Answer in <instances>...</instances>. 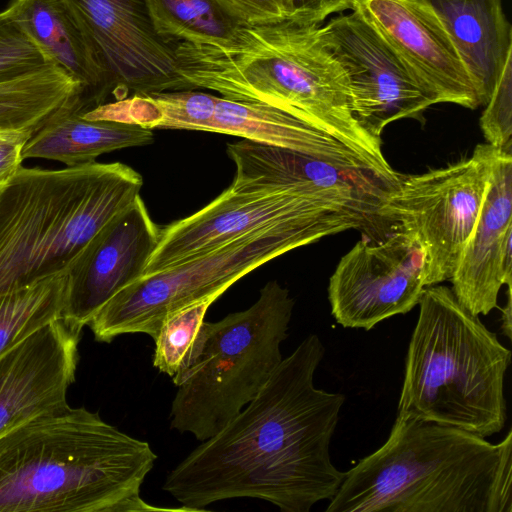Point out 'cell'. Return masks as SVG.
<instances>
[{
	"label": "cell",
	"instance_id": "5",
	"mask_svg": "<svg viewBox=\"0 0 512 512\" xmlns=\"http://www.w3.org/2000/svg\"><path fill=\"white\" fill-rule=\"evenodd\" d=\"M142 185L120 162L21 166L0 187V294L73 272Z\"/></svg>",
	"mask_w": 512,
	"mask_h": 512
},
{
	"label": "cell",
	"instance_id": "3",
	"mask_svg": "<svg viewBox=\"0 0 512 512\" xmlns=\"http://www.w3.org/2000/svg\"><path fill=\"white\" fill-rule=\"evenodd\" d=\"M157 455L81 408L0 433V512H132Z\"/></svg>",
	"mask_w": 512,
	"mask_h": 512
},
{
	"label": "cell",
	"instance_id": "6",
	"mask_svg": "<svg viewBox=\"0 0 512 512\" xmlns=\"http://www.w3.org/2000/svg\"><path fill=\"white\" fill-rule=\"evenodd\" d=\"M418 305L397 414L483 438L499 433L507 421L504 384L511 351L451 288L425 287Z\"/></svg>",
	"mask_w": 512,
	"mask_h": 512
},
{
	"label": "cell",
	"instance_id": "23",
	"mask_svg": "<svg viewBox=\"0 0 512 512\" xmlns=\"http://www.w3.org/2000/svg\"><path fill=\"white\" fill-rule=\"evenodd\" d=\"M157 32L174 42L222 44L247 22L221 0H146Z\"/></svg>",
	"mask_w": 512,
	"mask_h": 512
},
{
	"label": "cell",
	"instance_id": "28",
	"mask_svg": "<svg viewBox=\"0 0 512 512\" xmlns=\"http://www.w3.org/2000/svg\"><path fill=\"white\" fill-rule=\"evenodd\" d=\"M34 134L27 129L0 128V187L22 166L23 149Z\"/></svg>",
	"mask_w": 512,
	"mask_h": 512
},
{
	"label": "cell",
	"instance_id": "17",
	"mask_svg": "<svg viewBox=\"0 0 512 512\" xmlns=\"http://www.w3.org/2000/svg\"><path fill=\"white\" fill-rule=\"evenodd\" d=\"M512 241V154L497 149L476 225L451 277L452 292L471 314L488 315L504 285L502 257Z\"/></svg>",
	"mask_w": 512,
	"mask_h": 512
},
{
	"label": "cell",
	"instance_id": "10",
	"mask_svg": "<svg viewBox=\"0 0 512 512\" xmlns=\"http://www.w3.org/2000/svg\"><path fill=\"white\" fill-rule=\"evenodd\" d=\"M497 149L475 147L470 158L400 179L379 208L416 237L425 251V286L450 280L476 225Z\"/></svg>",
	"mask_w": 512,
	"mask_h": 512
},
{
	"label": "cell",
	"instance_id": "31",
	"mask_svg": "<svg viewBox=\"0 0 512 512\" xmlns=\"http://www.w3.org/2000/svg\"><path fill=\"white\" fill-rule=\"evenodd\" d=\"M507 304L502 310V329L504 334L511 338L512 330V297H511V286H507Z\"/></svg>",
	"mask_w": 512,
	"mask_h": 512
},
{
	"label": "cell",
	"instance_id": "1",
	"mask_svg": "<svg viewBox=\"0 0 512 512\" xmlns=\"http://www.w3.org/2000/svg\"><path fill=\"white\" fill-rule=\"evenodd\" d=\"M324 354L321 339L308 335L245 408L168 473L163 490L188 511L234 498L283 512L330 501L345 477L330 456L345 396L315 387Z\"/></svg>",
	"mask_w": 512,
	"mask_h": 512
},
{
	"label": "cell",
	"instance_id": "9",
	"mask_svg": "<svg viewBox=\"0 0 512 512\" xmlns=\"http://www.w3.org/2000/svg\"><path fill=\"white\" fill-rule=\"evenodd\" d=\"M328 233L299 224L252 231L162 271L144 275L108 300L88 323L95 340L123 334L156 337L165 316L230 286L266 262L311 244Z\"/></svg>",
	"mask_w": 512,
	"mask_h": 512
},
{
	"label": "cell",
	"instance_id": "26",
	"mask_svg": "<svg viewBox=\"0 0 512 512\" xmlns=\"http://www.w3.org/2000/svg\"><path fill=\"white\" fill-rule=\"evenodd\" d=\"M55 65L10 12H0V82Z\"/></svg>",
	"mask_w": 512,
	"mask_h": 512
},
{
	"label": "cell",
	"instance_id": "13",
	"mask_svg": "<svg viewBox=\"0 0 512 512\" xmlns=\"http://www.w3.org/2000/svg\"><path fill=\"white\" fill-rule=\"evenodd\" d=\"M110 73L114 96L188 89L176 70L178 42L161 36L146 0H70Z\"/></svg>",
	"mask_w": 512,
	"mask_h": 512
},
{
	"label": "cell",
	"instance_id": "22",
	"mask_svg": "<svg viewBox=\"0 0 512 512\" xmlns=\"http://www.w3.org/2000/svg\"><path fill=\"white\" fill-rule=\"evenodd\" d=\"M82 90L81 83L56 65L0 82V128L36 133Z\"/></svg>",
	"mask_w": 512,
	"mask_h": 512
},
{
	"label": "cell",
	"instance_id": "14",
	"mask_svg": "<svg viewBox=\"0 0 512 512\" xmlns=\"http://www.w3.org/2000/svg\"><path fill=\"white\" fill-rule=\"evenodd\" d=\"M352 10L379 33L437 103L479 106L450 36L423 0H354Z\"/></svg>",
	"mask_w": 512,
	"mask_h": 512
},
{
	"label": "cell",
	"instance_id": "18",
	"mask_svg": "<svg viewBox=\"0 0 512 512\" xmlns=\"http://www.w3.org/2000/svg\"><path fill=\"white\" fill-rule=\"evenodd\" d=\"M5 8L56 66L81 83L85 112L114 94L110 73L70 0H9Z\"/></svg>",
	"mask_w": 512,
	"mask_h": 512
},
{
	"label": "cell",
	"instance_id": "27",
	"mask_svg": "<svg viewBox=\"0 0 512 512\" xmlns=\"http://www.w3.org/2000/svg\"><path fill=\"white\" fill-rule=\"evenodd\" d=\"M480 127L486 143L511 151L512 135V56L487 101L480 118Z\"/></svg>",
	"mask_w": 512,
	"mask_h": 512
},
{
	"label": "cell",
	"instance_id": "19",
	"mask_svg": "<svg viewBox=\"0 0 512 512\" xmlns=\"http://www.w3.org/2000/svg\"><path fill=\"white\" fill-rule=\"evenodd\" d=\"M207 132L292 150L340 168L369 170L389 180L371 162L328 133L265 104L217 96Z\"/></svg>",
	"mask_w": 512,
	"mask_h": 512
},
{
	"label": "cell",
	"instance_id": "30",
	"mask_svg": "<svg viewBox=\"0 0 512 512\" xmlns=\"http://www.w3.org/2000/svg\"><path fill=\"white\" fill-rule=\"evenodd\" d=\"M247 23L287 19V0H221Z\"/></svg>",
	"mask_w": 512,
	"mask_h": 512
},
{
	"label": "cell",
	"instance_id": "20",
	"mask_svg": "<svg viewBox=\"0 0 512 512\" xmlns=\"http://www.w3.org/2000/svg\"><path fill=\"white\" fill-rule=\"evenodd\" d=\"M451 38L485 105L512 56V26L502 0H423Z\"/></svg>",
	"mask_w": 512,
	"mask_h": 512
},
{
	"label": "cell",
	"instance_id": "2",
	"mask_svg": "<svg viewBox=\"0 0 512 512\" xmlns=\"http://www.w3.org/2000/svg\"><path fill=\"white\" fill-rule=\"evenodd\" d=\"M175 58L188 89L285 111L339 140L389 180L401 179L387 162L381 139L356 121L348 78L320 25L289 19L246 23L222 44L178 42Z\"/></svg>",
	"mask_w": 512,
	"mask_h": 512
},
{
	"label": "cell",
	"instance_id": "21",
	"mask_svg": "<svg viewBox=\"0 0 512 512\" xmlns=\"http://www.w3.org/2000/svg\"><path fill=\"white\" fill-rule=\"evenodd\" d=\"M79 96L46 122L26 143L23 158L54 160L69 166L95 162L115 150L154 142L150 129L108 120H89Z\"/></svg>",
	"mask_w": 512,
	"mask_h": 512
},
{
	"label": "cell",
	"instance_id": "7",
	"mask_svg": "<svg viewBox=\"0 0 512 512\" xmlns=\"http://www.w3.org/2000/svg\"><path fill=\"white\" fill-rule=\"evenodd\" d=\"M295 302L278 281L267 282L248 309L204 321L184 367L170 426L205 441L221 431L259 392L282 361Z\"/></svg>",
	"mask_w": 512,
	"mask_h": 512
},
{
	"label": "cell",
	"instance_id": "12",
	"mask_svg": "<svg viewBox=\"0 0 512 512\" xmlns=\"http://www.w3.org/2000/svg\"><path fill=\"white\" fill-rule=\"evenodd\" d=\"M323 37L348 78L352 113L371 136L381 139L393 121L417 118L435 97L389 44L356 11L330 20Z\"/></svg>",
	"mask_w": 512,
	"mask_h": 512
},
{
	"label": "cell",
	"instance_id": "24",
	"mask_svg": "<svg viewBox=\"0 0 512 512\" xmlns=\"http://www.w3.org/2000/svg\"><path fill=\"white\" fill-rule=\"evenodd\" d=\"M69 274L0 294V355L48 323L61 319Z\"/></svg>",
	"mask_w": 512,
	"mask_h": 512
},
{
	"label": "cell",
	"instance_id": "4",
	"mask_svg": "<svg viewBox=\"0 0 512 512\" xmlns=\"http://www.w3.org/2000/svg\"><path fill=\"white\" fill-rule=\"evenodd\" d=\"M326 512H512V430L493 444L397 414L386 442L345 472Z\"/></svg>",
	"mask_w": 512,
	"mask_h": 512
},
{
	"label": "cell",
	"instance_id": "8",
	"mask_svg": "<svg viewBox=\"0 0 512 512\" xmlns=\"http://www.w3.org/2000/svg\"><path fill=\"white\" fill-rule=\"evenodd\" d=\"M388 193L365 170H345L322 181L269 190L240 192L229 186L194 214L161 228L144 275L277 224L313 226L329 236L361 228L379 217Z\"/></svg>",
	"mask_w": 512,
	"mask_h": 512
},
{
	"label": "cell",
	"instance_id": "11",
	"mask_svg": "<svg viewBox=\"0 0 512 512\" xmlns=\"http://www.w3.org/2000/svg\"><path fill=\"white\" fill-rule=\"evenodd\" d=\"M426 256L419 240L397 231L379 244L359 240L329 279L331 313L345 328L371 330L411 311L425 289Z\"/></svg>",
	"mask_w": 512,
	"mask_h": 512
},
{
	"label": "cell",
	"instance_id": "16",
	"mask_svg": "<svg viewBox=\"0 0 512 512\" xmlns=\"http://www.w3.org/2000/svg\"><path fill=\"white\" fill-rule=\"evenodd\" d=\"M160 231L137 196L103 229L84 261L69 274L62 320L82 331L108 300L142 277Z\"/></svg>",
	"mask_w": 512,
	"mask_h": 512
},
{
	"label": "cell",
	"instance_id": "15",
	"mask_svg": "<svg viewBox=\"0 0 512 512\" xmlns=\"http://www.w3.org/2000/svg\"><path fill=\"white\" fill-rule=\"evenodd\" d=\"M80 333L57 319L0 355V433L70 407Z\"/></svg>",
	"mask_w": 512,
	"mask_h": 512
},
{
	"label": "cell",
	"instance_id": "29",
	"mask_svg": "<svg viewBox=\"0 0 512 512\" xmlns=\"http://www.w3.org/2000/svg\"><path fill=\"white\" fill-rule=\"evenodd\" d=\"M354 0H287V19L300 24L319 25L328 16L352 9Z\"/></svg>",
	"mask_w": 512,
	"mask_h": 512
},
{
	"label": "cell",
	"instance_id": "25",
	"mask_svg": "<svg viewBox=\"0 0 512 512\" xmlns=\"http://www.w3.org/2000/svg\"><path fill=\"white\" fill-rule=\"evenodd\" d=\"M217 292L167 314L154 338L153 366L173 378L186 364L193 343Z\"/></svg>",
	"mask_w": 512,
	"mask_h": 512
}]
</instances>
